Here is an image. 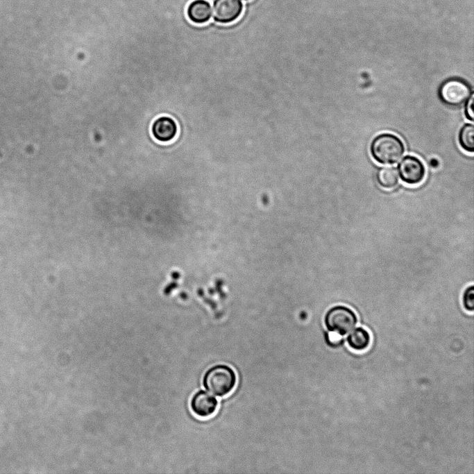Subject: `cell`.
<instances>
[{"mask_svg":"<svg viewBox=\"0 0 474 474\" xmlns=\"http://www.w3.org/2000/svg\"><path fill=\"white\" fill-rule=\"evenodd\" d=\"M405 147L402 139L390 133H383L375 137L370 145L372 158L382 164H393L403 155Z\"/></svg>","mask_w":474,"mask_h":474,"instance_id":"1","label":"cell"},{"mask_svg":"<svg viewBox=\"0 0 474 474\" xmlns=\"http://www.w3.org/2000/svg\"><path fill=\"white\" fill-rule=\"evenodd\" d=\"M237 383L234 370L226 364H217L209 368L203 377V385L207 391L219 397L229 394Z\"/></svg>","mask_w":474,"mask_h":474,"instance_id":"2","label":"cell"},{"mask_svg":"<svg viewBox=\"0 0 474 474\" xmlns=\"http://www.w3.org/2000/svg\"><path fill=\"white\" fill-rule=\"evenodd\" d=\"M324 323L330 332L344 336L357 323V316L350 307L337 305L330 308L325 314Z\"/></svg>","mask_w":474,"mask_h":474,"instance_id":"3","label":"cell"},{"mask_svg":"<svg viewBox=\"0 0 474 474\" xmlns=\"http://www.w3.org/2000/svg\"><path fill=\"white\" fill-rule=\"evenodd\" d=\"M473 92L469 83L464 79L452 77L445 80L438 89L441 101L449 106H459Z\"/></svg>","mask_w":474,"mask_h":474,"instance_id":"4","label":"cell"},{"mask_svg":"<svg viewBox=\"0 0 474 474\" xmlns=\"http://www.w3.org/2000/svg\"><path fill=\"white\" fill-rule=\"evenodd\" d=\"M397 172L403 183L416 185L423 182L426 170L424 164L418 158L407 155L398 164Z\"/></svg>","mask_w":474,"mask_h":474,"instance_id":"5","label":"cell"},{"mask_svg":"<svg viewBox=\"0 0 474 474\" xmlns=\"http://www.w3.org/2000/svg\"><path fill=\"white\" fill-rule=\"evenodd\" d=\"M241 0H214L212 14L214 20L219 24H230L237 20L243 12Z\"/></svg>","mask_w":474,"mask_h":474,"instance_id":"6","label":"cell"},{"mask_svg":"<svg viewBox=\"0 0 474 474\" xmlns=\"http://www.w3.org/2000/svg\"><path fill=\"white\" fill-rule=\"evenodd\" d=\"M189 405L195 415L201 418H208L216 412L218 401L208 391L199 390L192 396Z\"/></svg>","mask_w":474,"mask_h":474,"instance_id":"7","label":"cell"},{"mask_svg":"<svg viewBox=\"0 0 474 474\" xmlns=\"http://www.w3.org/2000/svg\"><path fill=\"white\" fill-rule=\"evenodd\" d=\"M178 125L176 121L168 116H161L155 119L151 124V132L157 141L167 143L173 141L178 134Z\"/></svg>","mask_w":474,"mask_h":474,"instance_id":"8","label":"cell"},{"mask_svg":"<svg viewBox=\"0 0 474 474\" xmlns=\"http://www.w3.org/2000/svg\"><path fill=\"white\" fill-rule=\"evenodd\" d=\"M187 15L194 24H205L212 16L210 3L207 0H193L187 6Z\"/></svg>","mask_w":474,"mask_h":474,"instance_id":"9","label":"cell"},{"mask_svg":"<svg viewBox=\"0 0 474 474\" xmlns=\"http://www.w3.org/2000/svg\"><path fill=\"white\" fill-rule=\"evenodd\" d=\"M346 342L350 348L356 352H362L366 350L371 342V337L369 332L362 328L357 327L346 337Z\"/></svg>","mask_w":474,"mask_h":474,"instance_id":"10","label":"cell"},{"mask_svg":"<svg viewBox=\"0 0 474 474\" xmlns=\"http://www.w3.org/2000/svg\"><path fill=\"white\" fill-rule=\"evenodd\" d=\"M376 180L378 185L386 189L394 188L398 183L397 170L392 167H382L376 172Z\"/></svg>","mask_w":474,"mask_h":474,"instance_id":"11","label":"cell"},{"mask_svg":"<svg viewBox=\"0 0 474 474\" xmlns=\"http://www.w3.org/2000/svg\"><path fill=\"white\" fill-rule=\"evenodd\" d=\"M458 142L461 148L466 152L474 151V126L467 123L463 125L458 134Z\"/></svg>","mask_w":474,"mask_h":474,"instance_id":"12","label":"cell"},{"mask_svg":"<svg viewBox=\"0 0 474 474\" xmlns=\"http://www.w3.org/2000/svg\"><path fill=\"white\" fill-rule=\"evenodd\" d=\"M462 305L465 310L473 312L474 310V287L471 285L466 287L462 294Z\"/></svg>","mask_w":474,"mask_h":474,"instance_id":"13","label":"cell"},{"mask_svg":"<svg viewBox=\"0 0 474 474\" xmlns=\"http://www.w3.org/2000/svg\"><path fill=\"white\" fill-rule=\"evenodd\" d=\"M464 115L467 119L471 121H473L474 119V95L473 92L468 98V99L464 102Z\"/></svg>","mask_w":474,"mask_h":474,"instance_id":"14","label":"cell"},{"mask_svg":"<svg viewBox=\"0 0 474 474\" xmlns=\"http://www.w3.org/2000/svg\"><path fill=\"white\" fill-rule=\"evenodd\" d=\"M325 341L330 347L336 348L343 344L344 339L338 334L326 333Z\"/></svg>","mask_w":474,"mask_h":474,"instance_id":"15","label":"cell"},{"mask_svg":"<svg viewBox=\"0 0 474 474\" xmlns=\"http://www.w3.org/2000/svg\"><path fill=\"white\" fill-rule=\"evenodd\" d=\"M244 1H249V0H244Z\"/></svg>","mask_w":474,"mask_h":474,"instance_id":"16","label":"cell"}]
</instances>
